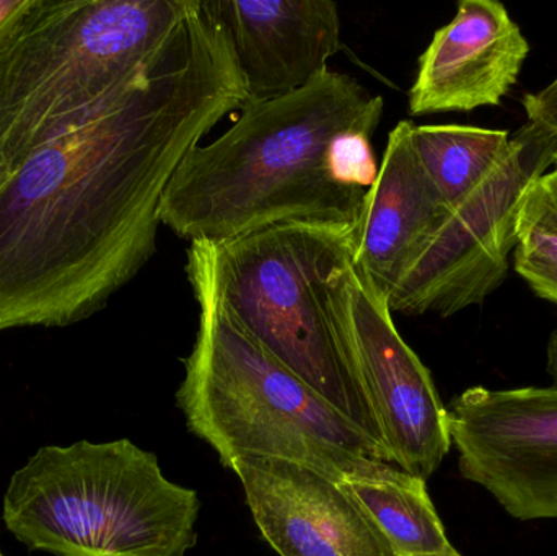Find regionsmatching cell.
<instances>
[{"label": "cell", "instance_id": "6da1fadb", "mask_svg": "<svg viewBox=\"0 0 557 556\" xmlns=\"http://www.w3.org/2000/svg\"><path fill=\"white\" fill-rule=\"evenodd\" d=\"M248 101L212 0H188L152 58L0 185V332L67 326L156 254L182 160Z\"/></svg>", "mask_w": 557, "mask_h": 556}, {"label": "cell", "instance_id": "7a4b0ae2", "mask_svg": "<svg viewBox=\"0 0 557 556\" xmlns=\"http://www.w3.org/2000/svg\"><path fill=\"white\" fill-rule=\"evenodd\" d=\"M383 110V97L331 69L285 97L248 100L227 133L186 153L160 224L209 244L295 222L357 228Z\"/></svg>", "mask_w": 557, "mask_h": 556}, {"label": "cell", "instance_id": "3957f363", "mask_svg": "<svg viewBox=\"0 0 557 556\" xmlns=\"http://www.w3.org/2000/svg\"><path fill=\"white\" fill-rule=\"evenodd\" d=\"M186 273L199 329L176 401L191 433L218 450L224 467L238 457H276L337 482L396 469L380 444L238 325L191 251Z\"/></svg>", "mask_w": 557, "mask_h": 556}, {"label": "cell", "instance_id": "277c9868", "mask_svg": "<svg viewBox=\"0 0 557 556\" xmlns=\"http://www.w3.org/2000/svg\"><path fill=\"white\" fill-rule=\"evenodd\" d=\"M188 0H35L0 45V185L133 77Z\"/></svg>", "mask_w": 557, "mask_h": 556}, {"label": "cell", "instance_id": "5b68a950", "mask_svg": "<svg viewBox=\"0 0 557 556\" xmlns=\"http://www.w3.org/2000/svg\"><path fill=\"white\" fill-rule=\"evenodd\" d=\"M201 502L163 477L156 454L129 440L41 447L13 473L7 529L58 556H183Z\"/></svg>", "mask_w": 557, "mask_h": 556}, {"label": "cell", "instance_id": "8992f818", "mask_svg": "<svg viewBox=\"0 0 557 556\" xmlns=\"http://www.w3.org/2000/svg\"><path fill=\"white\" fill-rule=\"evenodd\" d=\"M356 231L295 222L221 244L191 242L188 251L238 325L386 450L326 307L327 281L354 260Z\"/></svg>", "mask_w": 557, "mask_h": 556}, {"label": "cell", "instance_id": "52a82bcc", "mask_svg": "<svg viewBox=\"0 0 557 556\" xmlns=\"http://www.w3.org/2000/svg\"><path fill=\"white\" fill-rule=\"evenodd\" d=\"M557 144L527 123L499 165L450 214L388 296L392 312L451 317L480 306L509 276L520 201L553 166Z\"/></svg>", "mask_w": 557, "mask_h": 556}, {"label": "cell", "instance_id": "ba28073f", "mask_svg": "<svg viewBox=\"0 0 557 556\" xmlns=\"http://www.w3.org/2000/svg\"><path fill=\"white\" fill-rule=\"evenodd\" d=\"M326 307L393 466L425 482L451 449L448 411L431 372L396 330L388 297L354 260L327 281Z\"/></svg>", "mask_w": 557, "mask_h": 556}, {"label": "cell", "instance_id": "9c48e42d", "mask_svg": "<svg viewBox=\"0 0 557 556\" xmlns=\"http://www.w3.org/2000/svg\"><path fill=\"white\" fill-rule=\"evenodd\" d=\"M447 411L468 482L520 521L557 519V384L478 385L455 397Z\"/></svg>", "mask_w": 557, "mask_h": 556}, {"label": "cell", "instance_id": "30bf717a", "mask_svg": "<svg viewBox=\"0 0 557 556\" xmlns=\"http://www.w3.org/2000/svg\"><path fill=\"white\" fill-rule=\"evenodd\" d=\"M251 515L281 556H398L349 490L326 473L276 457L231 466Z\"/></svg>", "mask_w": 557, "mask_h": 556}, {"label": "cell", "instance_id": "8fae6325", "mask_svg": "<svg viewBox=\"0 0 557 556\" xmlns=\"http://www.w3.org/2000/svg\"><path fill=\"white\" fill-rule=\"evenodd\" d=\"M530 42L497 0H461L419 58L411 116L496 107L519 82Z\"/></svg>", "mask_w": 557, "mask_h": 556}, {"label": "cell", "instance_id": "7c38bea8", "mask_svg": "<svg viewBox=\"0 0 557 556\" xmlns=\"http://www.w3.org/2000/svg\"><path fill=\"white\" fill-rule=\"evenodd\" d=\"M227 26L248 100L285 97L330 71L343 49L331 0H214Z\"/></svg>", "mask_w": 557, "mask_h": 556}, {"label": "cell", "instance_id": "4fadbf2b", "mask_svg": "<svg viewBox=\"0 0 557 556\" xmlns=\"http://www.w3.org/2000/svg\"><path fill=\"white\" fill-rule=\"evenodd\" d=\"M414 126L405 120L389 131L356 231L354 264L386 297L451 211L416 153Z\"/></svg>", "mask_w": 557, "mask_h": 556}, {"label": "cell", "instance_id": "5bb4252c", "mask_svg": "<svg viewBox=\"0 0 557 556\" xmlns=\"http://www.w3.org/2000/svg\"><path fill=\"white\" fill-rule=\"evenodd\" d=\"M375 522L398 556H435L454 552L432 505L424 480L396 467L379 479L341 482Z\"/></svg>", "mask_w": 557, "mask_h": 556}, {"label": "cell", "instance_id": "9a60e30c", "mask_svg": "<svg viewBox=\"0 0 557 556\" xmlns=\"http://www.w3.org/2000/svg\"><path fill=\"white\" fill-rule=\"evenodd\" d=\"M412 144L429 178L450 206L478 188L512 147L509 131L460 124H425Z\"/></svg>", "mask_w": 557, "mask_h": 556}, {"label": "cell", "instance_id": "2e32d148", "mask_svg": "<svg viewBox=\"0 0 557 556\" xmlns=\"http://www.w3.org/2000/svg\"><path fill=\"white\" fill-rule=\"evenodd\" d=\"M513 268L522 280L557 273V169L527 188L516 222Z\"/></svg>", "mask_w": 557, "mask_h": 556}, {"label": "cell", "instance_id": "e0dca14e", "mask_svg": "<svg viewBox=\"0 0 557 556\" xmlns=\"http://www.w3.org/2000/svg\"><path fill=\"white\" fill-rule=\"evenodd\" d=\"M523 108L529 123L557 144V77L536 94H527Z\"/></svg>", "mask_w": 557, "mask_h": 556}, {"label": "cell", "instance_id": "ac0fdd59", "mask_svg": "<svg viewBox=\"0 0 557 556\" xmlns=\"http://www.w3.org/2000/svg\"><path fill=\"white\" fill-rule=\"evenodd\" d=\"M35 0H0V45L15 28L16 23L32 9Z\"/></svg>", "mask_w": 557, "mask_h": 556}, {"label": "cell", "instance_id": "d6986e66", "mask_svg": "<svg viewBox=\"0 0 557 556\" xmlns=\"http://www.w3.org/2000/svg\"><path fill=\"white\" fill-rule=\"evenodd\" d=\"M525 283L529 284L530 289L548 300V302L556 304L557 306V273L556 274H539V276L527 277Z\"/></svg>", "mask_w": 557, "mask_h": 556}, {"label": "cell", "instance_id": "ffe728a7", "mask_svg": "<svg viewBox=\"0 0 557 556\" xmlns=\"http://www.w3.org/2000/svg\"><path fill=\"white\" fill-rule=\"evenodd\" d=\"M546 371L557 384V330L552 333L546 345Z\"/></svg>", "mask_w": 557, "mask_h": 556}, {"label": "cell", "instance_id": "44dd1931", "mask_svg": "<svg viewBox=\"0 0 557 556\" xmlns=\"http://www.w3.org/2000/svg\"><path fill=\"white\" fill-rule=\"evenodd\" d=\"M435 556H461L460 554H458L457 551H454V552H450V554H445V555H435Z\"/></svg>", "mask_w": 557, "mask_h": 556}, {"label": "cell", "instance_id": "7402d4cb", "mask_svg": "<svg viewBox=\"0 0 557 556\" xmlns=\"http://www.w3.org/2000/svg\"><path fill=\"white\" fill-rule=\"evenodd\" d=\"M553 166H556V169H557V150H556L555 157H553Z\"/></svg>", "mask_w": 557, "mask_h": 556}, {"label": "cell", "instance_id": "603a6c76", "mask_svg": "<svg viewBox=\"0 0 557 556\" xmlns=\"http://www.w3.org/2000/svg\"><path fill=\"white\" fill-rule=\"evenodd\" d=\"M0 556H3L2 554H0Z\"/></svg>", "mask_w": 557, "mask_h": 556}]
</instances>
